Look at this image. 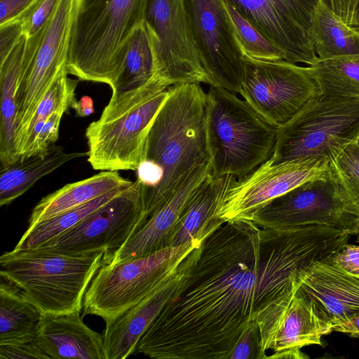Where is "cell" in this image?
Listing matches in <instances>:
<instances>
[{
    "mask_svg": "<svg viewBox=\"0 0 359 359\" xmlns=\"http://www.w3.org/2000/svg\"><path fill=\"white\" fill-rule=\"evenodd\" d=\"M325 256L310 226L274 229L227 222L201 243L198 258L139 340L156 359H228L257 313L294 293Z\"/></svg>",
    "mask_w": 359,
    "mask_h": 359,
    "instance_id": "6da1fadb",
    "label": "cell"
},
{
    "mask_svg": "<svg viewBox=\"0 0 359 359\" xmlns=\"http://www.w3.org/2000/svg\"><path fill=\"white\" fill-rule=\"evenodd\" d=\"M150 128L145 159L137 168L148 219L196 167L209 161L205 93L199 83L169 86Z\"/></svg>",
    "mask_w": 359,
    "mask_h": 359,
    "instance_id": "7a4b0ae2",
    "label": "cell"
},
{
    "mask_svg": "<svg viewBox=\"0 0 359 359\" xmlns=\"http://www.w3.org/2000/svg\"><path fill=\"white\" fill-rule=\"evenodd\" d=\"M157 77L144 86L111 93L100 118L86 130L87 161L101 171L134 170L145 159L151 125L169 95Z\"/></svg>",
    "mask_w": 359,
    "mask_h": 359,
    "instance_id": "3957f363",
    "label": "cell"
},
{
    "mask_svg": "<svg viewBox=\"0 0 359 359\" xmlns=\"http://www.w3.org/2000/svg\"><path fill=\"white\" fill-rule=\"evenodd\" d=\"M146 0H83L76 20L67 72L111 86L128 46L144 22Z\"/></svg>",
    "mask_w": 359,
    "mask_h": 359,
    "instance_id": "277c9868",
    "label": "cell"
},
{
    "mask_svg": "<svg viewBox=\"0 0 359 359\" xmlns=\"http://www.w3.org/2000/svg\"><path fill=\"white\" fill-rule=\"evenodd\" d=\"M104 251L69 255L41 248L0 257L1 278L15 285L42 313L81 312L85 293L104 264Z\"/></svg>",
    "mask_w": 359,
    "mask_h": 359,
    "instance_id": "5b68a950",
    "label": "cell"
},
{
    "mask_svg": "<svg viewBox=\"0 0 359 359\" xmlns=\"http://www.w3.org/2000/svg\"><path fill=\"white\" fill-rule=\"evenodd\" d=\"M278 129L235 93L210 86L205 131L211 174L240 179L253 171L273 155Z\"/></svg>",
    "mask_w": 359,
    "mask_h": 359,
    "instance_id": "8992f818",
    "label": "cell"
},
{
    "mask_svg": "<svg viewBox=\"0 0 359 359\" xmlns=\"http://www.w3.org/2000/svg\"><path fill=\"white\" fill-rule=\"evenodd\" d=\"M202 242L168 247L149 255L103 264L83 298L85 315L115 320L155 292L184 278L195 264Z\"/></svg>",
    "mask_w": 359,
    "mask_h": 359,
    "instance_id": "52a82bcc",
    "label": "cell"
},
{
    "mask_svg": "<svg viewBox=\"0 0 359 359\" xmlns=\"http://www.w3.org/2000/svg\"><path fill=\"white\" fill-rule=\"evenodd\" d=\"M359 141V100L322 93L278 127L271 164L325 156L330 161Z\"/></svg>",
    "mask_w": 359,
    "mask_h": 359,
    "instance_id": "ba28073f",
    "label": "cell"
},
{
    "mask_svg": "<svg viewBox=\"0 0 359 359\" xmlns=\"http://www.w3.org/2000/svg\"><path fill=\"white\" fill-rule=\"evenodd\" d=\"M83 0H60L43 32L28 38L17 93L15 146L53 84L67 76L74 26Z\"/></svg>",
    "mask_w": 359,
    "mask_h": 359,
    "instance_id": "9c48e42d",
    "label": "cell"
},
{
    "mask_svg": "<svg viewBox=\"0 0 359 359\" xmlns=\"http://www.w3.org/2000/svg\"><path fill=\"white\" fill-rule=\"evenodd\" d=\"M263 229L319 224L359 233V210L330 173L306 181L257 210L252 220Z\"/></svg>",
    "mask_w": 359,
    "mask_h": 359,
    "instance_id": "30bf717a",
    "label": "cell"
},
{
    "mask_svg": "<svg viewBox=\"0 0 359 359\" xmlns=\"http://www.w3.org/2000/svg\"><path fill=\"white\" fill-rule=\"evenodd\" d=\"M239 93L259 114L279 127L323 91L311 66L285 60H257L244 55Z\"/></svg>",
    "mask_w": 359,
    "mask_h": 359,
    "instance_id": "8fae6325",
    "label": "cell"
},
{
    "mask_svg": "<svg viewBox=\"0 0 359 359\" xmlns=\"http://www.w3.org/2000/svg\"><path fill=\"white\" fill-rule=\"evenodd\" d=\"M147 219L142 184L135 182L74 226L39 247L59 254L81 255L122 247Z\"/></svg>",
    "mask_w": 359,
    "mask_h": 359,
    "instance_id": "7c38bea8",
    "label": "cell"
},
{
    "mask_svg": "<svg viewBox=\"0 0 359 359\" xmlns=\"http://www.w3.org/2000/svg\"><path fill=\"white\" fill-rule=\"evenodd\" d=\"M190 32L209 85L239 93L244 55L226 0H184Z\"/></svg>",
    "mask_w": 359,
    "mask_h": 359,
    "instance_id": "4fadbf2b",
    "label": "cell"
},
{
    "mask_svg": "<svg viewBox=\"0 0 359 359\" xmlns=\"http://www.w3.org/2000/svg\"><path fill=\"white\" fill-rule=\"evenodd\" d=\"M144 24L155 56V76L171 86L209 84L190 32L184 0H146Z\"/></svg>",
    "mask_w": 359,
    "mask_h": 359,
    "instance_id": "5bb4252c",
    "label": "cell"
},
{
    "mask_svg": "<svg viewBox=\"0 0 359 359\" xmlns=\"http://www.w3.org/2000/svg\"><path fill=\"white\" fill-rule=\"evenodd\" d=\"M330 160L314 156L271 164L267 160L236 180L217 216L224 222L252 220L255 213L297 186L330 173Z\"/></svg>",
    "mask_w": 359,
    "mask_h": 359,
    "instance_id": "9a60e30c",
    "label": "cell"
},
{
    "mask_svg": "<svg viewBox=\"0 0 359 359\" xmlns=\"http://www.w3.org/2000/svg\"><path fill=\"white\" fill-rule=\"evenodd\" d=\"M257 322L261 359H279L292 348L322 345V337L333 332L326 312L299 289L293 297L264 306L257 313Z\"/></svg>",
    "mask_w": 359,
    "mask_h": 359,
    "instance_id": "2e32d148",
    "label": "cell"
},
{
    "mask_svg": "<svg viewBox=\"0 0 359 359\" xmlns=\"http://www.w3.org/2000/svg\"><path fill=\"white\" fill-rule=\"evenodd\" d=\"M269 42L285 60L309 66L318 60L310 39L319 0H226Z\"/></svg>",
    "mask_w": 359,
    "mask_h": 359,
    "instance_id": "e0dca14e",
    "label": "cell"
},
{
    "mask_svg": "<svg viewBox=\"0 0 359 359\" xmlns=\"http://www.w3.org/2000/svg\"><path fill=\"white\" fill-rule=\"evenodd\" d=\"M210 173L209 161L194 169L138 231L119 249L104 256V264L142 257L168 248L187 203Z\"/></svg>",
    "mask_w": 359,
    "mask_h": 359,
    "instance_id": "ac0fdd59",
    "label": "cell"
},
{
    "mask_svg": "<svg viewBox=\"0 0 359 359\" xmlns=\"http://www.w3.org/2000/svg\"><path fill=\"white\" fill-rule=\"evenodd\" d=\"M330 257L316 261L304 276L299 289L323 309L333 327L359 313V277Z\"/></svg>",
    "mask_w": 359,
    "mask_h": 359,
    "instance_id": "d6986e66",
    "label": "cell"
},
{
    "mask_svg": "<svg viewBox=\"0 0 359 359\" xmlns=\"http://www.w3.org/2000/svg\"><path fill=\"white\" fill-rule=\"evenodd\" d=\"M36 341L49 359H105L102 334L88 327L80 312L42 313Z\"/></svg>",
    "mask_w": 359,
    "mask_h": 359,
    "instance_id": "ffe728a7",
    "label": "cell"
},
{
    "mask_svg": "<svg viewBox=\"0 0 359 359\" xmlns=\"http://www.w3.org/2000/svg\"><path fill=\"white\" fill-rule=\"evenodd\" d=\"M236 182V177L233 175H214L210 172L187 203L169 247L194 241L203 242L225 223L217 214L227 192Z\"/></svg>",
    "mask_w": 359,
    "mask_h": 359,
    "instance_id": "44dd1931",
    "label": "cell"
},
{
    "mask_svg": "<svg viewBox=\"0 0 359 359\" xmlns=\"http://www.w3.org/2000/svg\"><path fill=\"white\" fill-rule=\"evenodd\" d=\"M181 280L160 289L115 320L105 323L102 333L105 359H123L135 353L139 340L170 300Z\"/></svg>",
    "mask_w": 359,
    "mask_h": 359,
    "instance_id": "7402d4cb",
    "label": "cell"
},
{
    "mask_svg": "<svg viewBox=\"0 0 359 359\" xmlns=\"http://www.w3.org/2000/svg\"><path fill=\"white\" fill-rule=\"evenodd\" d=\"M133 183L118 171H102L86 179L67 184L43 197L35 205L28 228Z\"/></svg>",
    "mask_w": 359,
    "mask_h": 359,
    "instance_id": "603a6c76",
    "label": "cell"
},
{
    "mask_svg": "<svg viewBox=\"0 0 359 359\" xmlns=\"http://www.w3.org/2000/svg\"><path fill=\"white\" fill-rule=\"evenodd\" d=\"M27 37L24 35L8 57L0 62V161L1 168L17 161V93L22 78Z\"/></svg>",
    "mask_w": 359,
    "mask_h": 359,
    "instance_id": "cb8c5ba5",
    "label": "cell"
},
{
    "mask_svg": "<svg viewBox=\"0 0 359 359\" xmlns=\"http://www.w3.org/2000/svg\"><path fill=\"white\" fill-rule=\"evenodd\" d=\"M86 152H66L61 146L53 145L46 152L25 158L1 168L0 205H9L28 191L39 179L66 163L87 156Z\"/></svg>",
    "mask_w": 359,
    "mask_h": 359,
    "instance_id": "d4e9b609",
    "label": "cell"
},
{
    "mask_svg": "<svg viewBox=\"0 0 359 359\" xmlns=\"http://www.w3.org/2000/svg\"><path fill=\"white\" fill-rule=\"evenodd\" d=\"M309 35L320 60L359 55V31L344 22L323 0L314 8Z\"/></svg>",
    "mask_w": 359,
    "mask_h": 359,
    "instance_id": "484cf974",
    "label": "cell"
},
{
    "mask_svg": "<svg viewBox=\"0 0 359 359\" xmlns=\"http://www.w3.org/2000/svg\"><path fill=\"white\" fill-rule=\"evenodd\" d=\"M41 316L18 287L1 278L0 344L36 341Z\"/></svg>",
    "mask_w": 359,
    "mask_h": 359,
    "instance_id": "4316f807",
    "label": "cell"
},
{
    "mask_svg": "<svg viewBox=\"0 0 359 359\" xmlns=\"http://www.w3.org/2000/svg\"><path fill=\"white\" fill-rule=\"evenodd\" d=\"M155 74L153 45L144 22L130 41L121 72L110 86L112 93L137 89L155 77Z\"/></svg>",
    "mask_w": 359,
    "mask_h": 359,
    "instance_id": "83f0119b",
    "label": "cell"
},
{
    "mask_svg": "<svg viewBox=\"0 0 359 359\" xmlns=\"http://www.w3.org/2000/svg\"><path fill=\"white\" fill-rule=\"evenodd\" d=\"M128 187L115 189L86 203L27 228L14 248L29 249L43 245L74 226Z\"/></svg>",
    "mask_w": 359,
    "mask_h": 359,
    "instance_id": "f1b7e54d",
    "label": "cell"
},
{
    "mask_svg": "<svg viewBox=\"0 0 359 359\" xmlns=\"http://www.w3.org/2000/svg\"><path fill=\"white\" fill-rule=\"evenodd\" d=\"M311 67L323 93L359 100V55L318 60Z\"/></svg>",
    "mask_w": 359,
    "mask_h": 359,
    "instance_id": "f546056e",
    "label": "cell"
},
{
    "mask_svg": "<svg viewBox=\"0 0 359 359\" xmlns=\"http://www.w3.org/2000/svg\"><path fill=\"white\" fill-rule=\"evenodd\" d=\"M226 6L243 55L262 61L285 60L283 52L269 42L226 1Z\"/></svg>",
    "mask_w": 359,
    "mask_h": 359,
    "instance_id": "4dcf8cb0",
    "label": "cell"
},
{
    "mask_svg": "<svg viewBox=\"0 0 359 359\" xmlns=\"http://www.w3.org/2000/svg\"><path fill=\"white\" fill-rule=\"evenodd\" d=\"M78 84L79 80L70 79L67 75L61 77L53 84L37 106L22 138L17 146V154L26 135L36 123L46 120L55 112H67L76 100L75 90Z\"/></svg>",
    "mask_w": 359,
    "mask_h": 359,
    "instance_id": "1f68e13d",
    "label": "cell"
},
{
    "mask_svg": "<svg viewBox=\"0 0 359 359\" xmlns=\"http://www.w3.org/2000/svg\"><path fill=\"white\" fill-rule=\"evenodd\" d=\"M331 175L351 203L359 210V144L346 146L330 161Z\"/></svg>",
    "mask_w": 359,
    "mask_h": 359,
    "instance_id": "d6a6232c",
    "label": "cell"
},
{
    "mask_svg": "<svg viewBox=\"0 0 359 359\" xmlns=\"http://www.w3.org/2000/svg\"><path fill=\"white\" fill-rule=\"evenodd\" d=\"M64 114L63 111L55 112L46 120L35 124L18 150L19 159L43 154L55 144Z\"/></svg>",
    "mask_w": 359,
    "mask_h": 359,
    "instance_id": "836d02e7",
    "label": "cell"
},
{
    "mask_svg": "<svg viewBox=\"0 0 359 359\" xmlns=\"http://www.w3.org/2000/svg\"><path fill=\"white\" fill-rule=\"evenodd\" d=\"M260 336L257 317L240 334L228 359H259Z\"/></svg>",
    "mask_w": 359,
    "mask_h": 359,
    "instance_id": "e575fe53",
    "label": "cell"
},
{
    "mask_svg": "<svg viewBox=\"0 0 359 359\" xmlns=\"http://www.w3.org/2000/svg\"><path fill=\"white\" fill-rule=\"evenodd\" d=\"M60 0H41L23 19L24 32L33 37L42 32L50 20Z\"/></svg>",
    "mask_w": 359,
    "mask_h": 359,
    "instance_id": "d590c367",
    "label": "cell"
},
{
    "mask_svg": "<svg viewBox=\"0 0 359 359\" xmlns=\"http://www.w3.org/2000/svg\"><path fill=\"white\" fill-rule=\"evenodd\" d=\"M41 0H0V25L23 20Z\"/></svg>",
    "mask_w": 359,
    "mask_h": 359,
    "instance_id": "8d00e7d4",
    "label": "cell"
},
{
    "mask_svg": "<svg viewBox=\"0 0 359 359\" xmlns=\"http://www.w3.org/2000/svg\"><path fill=\"white\" fill-rule=\"evenodd\" d=\"M24 35L23 20L0 25V62L8 57Z\"/></svg>",
    "mask_w": 359,
    "mask_h": 359,
    "instance_id": "74e56055",
    "label": "cell"
},
{
    "mask_svg": "<svg viewBox=\"0 0 359 359\" xmlns=\"http://www.w3.org/2000/svg\"><path fill=\"white\" fill-rule=\"evenodd\" d=\"M1 359H49L36 341L0 344Z\"/></svg>",
    "mask_w": 359,
    "mask_h": 359,
    "instance_id": "f35d334b",
    "label": "cell"
},
{
    "mask_svg": "<svg viewBox=\"0 0 359 359\" xmlns=\"http://www.w3.org/2000/svg\"><path fill=\"white\" fill-rule=\"evenodd\" d=\"M330 259L348 273L359 277V245H344Z\"/></svg>",
    "mask_w": 359,
    "mask_h": 359,
    "instance_id": "ab89813d",
    "label": "cell"
},
{
    "mask_svg": "<svg viewBox=\"0 0 359 359\" xmlns=\"http://www.w3.org/2000/svg\"><path fill=\"white\" fill-rule=\"evenodd\" d=\"M71 108L74 109L76 115L79 117L88 116L94 112L93 100L90 97L84 95L79 100H76Z\"/></svg>",
    "mask_w": 359,
    "mask_h": 359,
    "instance_id": "60d3db41",
    "label": "cell"
},
{
    "mask_svg": "<svg viewBox=\"0 0 359 359\" xmlns=\"http://www.w3.org/2000/svg\"><path fill=\"white\" fill-rule=\"evenodd\" d=\"M332 331L348 334L352 337H359V313L347 321L333 326Z\"/></svg>",
    "mask_w": 359,
    "mask_h": 359,
    "instance_id": "b9f144b4",
    "label": "cell"
},
{
    "mask_svg": "<svg viewBox=\"0 0 359 359\" xmlns=\"http://www.w3.org/2000/svg\"><path fill=\"white\" fill-rule=\"evenodd\" d=\"M358 144H359V141H358Z\"/></svg>",
    "mask_w": 359,
    "mask_h": 359,
    "instance_id": "7bdbcfd3",
    "label": "cell"
}]
</instances>
